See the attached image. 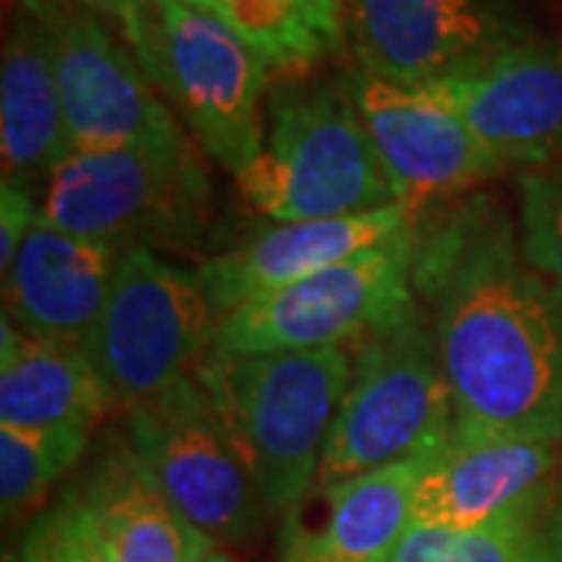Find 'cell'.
Returning a JSON list of instances; mask_svg holds the SVG:
<instances>
[{
  "label": "cell",
  "instance_id": "obj_8",
  "mask_svg": "<svg viewBox=\"0 0 562 562\" xmlns=\"http://www.w3.org/2000/svg\"><path fill=\"white\" fill-rule=\"evenodd\" d=\"M144 69L222 169L241 176L260 157L266 140L260 101L269 66L216 10L198 3L160 10Z\"/></svg>",
  "mask_w": 562,
  "mask_h": 562
},
{
  "label": "cell",
  "instance_id": "obj_17",
  "mask_svg": "<svg viewBox=\"0 0 562 562\" xmlns=\"http://www.w3.org/2000/svg\"><path fill=\"white\" fill-rule=\"evenodd\" d=\"M422 460L397 462L331 487H313L284 513L279 562H391L413 525Z\"/></svg>",
  "mask_w": 562,
  "mask_h": 562
},
{
  "label": "cell",
  "instance_id": "obj_23",
  "mask_svg": "<svg viewBox=\"0 0 562 562\" xmlns=\"http://www.w3.org/2000/svg\"><path fill=\"white\" fill-rule=\"evenodd\" d=\"M88 447L85 431H16L0 428V503L20 516L76 469Z\"/></svg>",
  "mask_w": 562,
  "mask_h": 562
},
{
  "label": "cell",
  "instance_id": "obj_11",
  "mask_svg": "<svg viewBox=\"0 0 562 562\" xmlns=\"http://www.w3.org/2000/svg\"><path fill=\"white\" fill-rule=\"evenodd\" d=\"M344 22L357 66L416 88L531 41L516 0H344Z\"/></svg>",
  "mask_w": 562,
  "mask_h": 562
},
{
  "label": "cell",
  "instance_id": "obj_28",
  "mask_svg": "<svg viewBox=\"0 0 562 562\" xmlns=\"http://www.w3.org/2000/svg\"><path fill=\"white\" fill-rule=\"evenodd\" d=\"M522 562H562V506L543 519L541 531L528 547Z\"/></svg>",
  "mask_w": 562,
  "mask_h": 562
},
{
  "label": "cell",
  "instance_id": "obj_7",
  "mask_svg": "<svg viewBox=\"0 0 562 562\" xmlns=\"http://www.w3.org/2000/svg\"><path fill=\"white\" fill-rule=\"evenodd\" d=\"M416 244L419 222L353 260L247 297L222 316L216 347L225 353L322 350L397 328L419 310Z\"/></svg>",
  "mask_w": 562,
  "mask_h": 562
},
{
  "label": "cell",
  "instance_id": "obj_19",
  "mask_svg": "<svg viewBox=\"0 0 562 562\" xmlns=\"http://www.w3.org/2000/svg\"><path fill=\"white\" fill-rule=\"evenodd\" d=\"M0 328V428L91 435L113 401L85 350L29 338L10 319Z\"/></svg>",
  "mask_w": 562,
  "mask_h": 562
},
{
  "label": "cell",
  "instance_id": "obj_26",
  "mask_svg": "<svg viewBox=\"0 0 562 562\" xmlns=\"http://www.w3.org/2000/svg\"><path fill=\"white\" fill-rule=\"evenodd\" d=\"M91 13H98L103 22H110L122 41L138 54L140 66L150 57V47L160 29V13L150 0H79Z\"/></svg>",
  "mask_w": 562,
  "mask_h": 562
},
{
  "label": "cell",
  "instance_id": "obj_27",
  "mask_svg": "<svg viewBox=\"0 0 562 562\" xmlns=\"http://www.w3.org/2000/svg\"><path fill=\"white\" fill-rule=\"evenodd\" d=\"M35 222H38V194L16 184H3L0 188V269L3 272L16 260L22 241Z\"/></svg>",
  "mask_w": 562,
  "mask_h": 562
},
{
  "label": "cell",
  "instance_id": "obj_16",
  "mask_svg": "<svg viewBox=\"0 0 562 562\" xmlns=\"http://www.w3.org/2000/svg\"><path fill=\"white\" fill-rule=\"evenodd\" d=\"M557 450L550 443L457 428L428 457L413 484V522L482 525L547 491Z\"/></svg>",
  "mask_w": 562,
  "mask_h": 562
},
{
  "label": "cell",
  "instance_id": "obj_30",
  "mask_svg": "<svg viewBox=\"0 0 562 562\" xmlns=\"http://www.w3.org/2000/svg\"><path fill=\"white\" fill-rule=\"evenodd\" d=\"M154 3V10L160 13L166 7H179V3H198V7H210V0H150ZM213 10V7H210Z\"/></svg>",
  "mask_w": 562,
  "mask_h": 562
},
{
  "label": "cell",
  "instance_id": "obj_2",
  "mask_svg": "<svg viewBox=\"0 0 562 562\" xmlns=\"http://www.w3.org/2000/svg\"><path fill=\"white\" fill-rule=\"evenodd\" d=\"M241 435L266 516L291 513L316 487L331 422L353 375L347 347L213 353L198 366Z\"/></svg>",
  "mask_w": 562,
  "mask_h": 562
},
{
  "label": "cell",
  "instance_id": "obj_5",
  "mask_svg": "<svg viewBox=\"0 0 562 562\" xmlns=\"http://www.w3.org/2000/svg\"><path fill=\"white\" fill-rule=\"evenodd\" d=\"M125 441L188 522L213 543H244L266 516L241 435L198 369L128 409Z\"/></svg>",
  "mask_w": 562,
  "mask_h": 562
},
{
  "label": "cell",
  "instance_id": "obj_14",
  "mask_svg": "<svg viewBox=\"0 0 562 562\" xmlns=\"http://www.w3.org/2000/svg\"><path fill=\"white\" fill-rule=\"evenodd\" d=\"M122 250L38 220L3 272V319L29 338L81 347L110 301Z\"/></svg>",
  "mask_w": 562,
  "mask_h": 562
},
{
  "label": "cell",
  "instance_id": "obj_21",
  "mask_svg": "<svg viewBox=\"0 0 562 562\" xmlns=\"http://www.w3.org/2000/svg\"><path fill=\"white\" fill-rule=\"evenodd\" d=\"M210 7L281 76H306L347 41L344 0H210Z\"/></svg>",
  "mask_w": 562,
  "mask_h": 562
},
{
  "label": "cell",
  "instance_id": "obj_29",
  "mask_svg": "<svg viewBox=\"0 0 562 562\" xmlns=\"http://www.w3.org/2000/svg\"><path fill=\"white\" fill-rule=\"evenodd\" d=\"M198 562H235V560H232V557L222 550L220 543H210V547H206V550L201 553V560Z\"/></svg>",
  "mask_w": 562,
  "mask_h": 562
},
{
  "label": "cell",
  "instance_id": "obj_20",
  "mask_svg": "<svg viewBox=\"0 0 562 562\" xmlns=\"http://www.w3.org/2000/svg\"><path fill=\"white\" fill-rule=\"evenodd\" d=\"M113 562H198L210 538L166 501L128 441L103 450L76 491Z\"/></svg>",
  "mask_w": 562,
  "mask_h": 562
},
{
  "label": "cell",
  "instance_id": "obj_1",
  "mask_svg": "<svg viewBox=\"0 0 562 562\" xmlns=\"http://www.w3.org/2000/svg\"><path fill=\"white\" fill-rule=\"evenodd\" d=\"M413 281L435 310L453 425L562 443V284L525 262L513 225L479 203L419 228Z\"/></svg>",
  "mask_w": 562,
  "mask_h": 562
},
{
  "label": "cell",
  "instance_id": "obj_13",
  "mask_svg": "<svg viewBox=\"0 0 562 562\" xmlns=\"http://www.w3.org/2000/svg\"><path fill=\"white\" fill-rule=\"evenodd\" d=\"M425 88L460 113L503 169H541L562 157L560 41H525L457 79Z\"/></svg>",
  "mask_w": 562,
  "mask_h": 562
},
{
  "label": "cell",
  "instance_id": "obj_9",
  "mask_svg": "<svg viewBox=\"0 0 562 562\" xmlns=\"http://www.w3.org/2000/svg\"><path fill=\"white\" fill-rule=\"evenodd\" d=\"M203 194L191 144L69 150L38 194V220L81 238L135 247L166 235Z\"/></svg>",
  "mask_w": 562,
  "mask_h": 562
},
{
  "label": "cell",
  "instance_id": "obj_3",
  "mask_svg": "<svg viewBox=\"0 0 562 562\" xmlns=\"http://www.w3.org/2000/svg\"><path fill=\"white\" fill-rule=\"evenodd\" d=\"M235 181L244 201L276 222L338 220L401 203L344 81L279 88L262 154Z\"/></svg>",
  "mask_w": 562,
  "mask_h": 562
},
{
  "label": "cell",
  "instance_id": "obj_15",
  "mask_svg": "<svg viewBox=\"0 0 562 562\" xmlns=\"http://www.w3.org/2000/svg\"><path fill=\"white\" fill-rule=\"evenodd\" d=\"M413 225L416 206L409 203H394L384 210L338 220L276 222L272 228H262L228 254L203 262L198 276L220 316H225L254 294L353 260L366 250L397 238Z\"/></svg>",
  "mask_w": 562,
  "mask_h": 562
},
{
  "label": "cell",
  "instance_id": "obj_24",
  "mask_svg": "<svg viewBox=\"0 0 562 562\" xmlns=\"http://www.w3.org/2000/svg\"><path fill=\"white\" fill-rule=\"evenodd\" d=\"M519 247L528 266L562 284V162L519 181Z\"/></svg>",
  "mask_w": 562,
  "mask_h": 562
},
{
  "label": "cell",
  "instance_id": "obj_25",
  "mask_svg": "<svg viewBox=\"0 0 562 562\" xmlns=\"http://www.w3.org/2000/svg\"><path fill=\"white\" fill-rule=\"evenodd\" d=\"M16 562H113L94 516L72 494L38 516L22 538Z\"/></svg>",
  "mask_w": 562,
  "mask_h": 562
},
{
  "label": "cell",
  "instance_id": "obj_4",
  "mask_svg": "<svg viewBox=\"0 0 562 562\" xmlns=\"http://www.w3.org/2000/svg\"><path fill=\"white\" fill-rule=\"evenodd\" d=\"M453 422L438 341L416 310L353 353V375L322 450L316 487L422 460L453 431Z\"/></svg>",
  "mask_w": 562,
  "mask_h": 562
},
{
  "label": "cell",
  "instance_id": "obj_18",
  "mask_svg": "<svg viewBox=\"0 0 562 562\" xmlns=\"http://www.w3.org/2000/svg\"><path fill=\"white\" fill-rule=\"evenodd\" d=\"M72 150L54 44L41 16L16 0L0 57V160L3 184L38 194Z\"/></svg>",
  "mask_w": 562,
  "mask_h": 562
},
{
  "label": "cell",
  "instance_id": "obj_22",
  "mask_svg": "<svg viewBox=\"0 0 562 562\" xmlns=\"http://www.w3.org/2000/svg\"><path fill=\"white\" fill-rule=\"evenodd\" d=\"M550 487L472 528L409 525L391 562H522L547 513Z\"/></svg>",
  "mask_w": 562,
  "mask_h": 562
},
{
  "label": "cell",
  "instance_id": "obj_10",
  "mask_svg": "<svg viewBox=\"0 0 562 562\" xmlns=\"http://www.w3.org/2000/svg\"><path fill=\"white\" fill-rule=\"evenodd\" d=\"M41 16L54 44L63 113L72 150L122 144H184L138 54L79 0H22Z\"/></svg>",
  "mask_w": 562,
  "mask_h": 562
},
{
  "label": "cell",
  "instance_id": "obj_12",
  "mask_svg": "<svg viewBox=\"0 0 562 562\" xmlns=\"http://www.w3.org/2000/svg\"><path fill=\"white\" fill-rule=\"evenodd\" d=\"M344 85L401 203L419 210L503 172L460 113L431 88L382 79L362 66H353Z\"/></svg>",
  "mask_w": 562,
  "mask_h": 562
},
{
  "label": "cell",
  "instance_id": "obj_6",
  "mask_svg": "<svg viewBox=\"0 0 562 562\" xmlns=\"http://www.w3.org/2000/svg\"><path fill=\"white\" fill-rule=\"evenodd\" d=\"M220 322L198 272L135 244L122 250L110 301L81 350L110 401L132 409L188 379L213 353Z\"/></svg>",
  "mask_w": 562,
  "mask_h": 562
}]
</instances>
